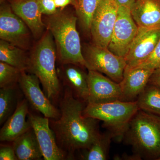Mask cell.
<instances>
[{
  "instance_id": "6da1fadb",
  "label": "cell",
  "mask_w": 160,
  "mask_h": 160,
  "mask_svg": "<svg viewBox=\"0 0 160 160\" xmlns=\"http://www.w3.org/2000/svg\"><path fill=\"white\" fill-rule=\"evenodd\" d=\"M86 102L73 96L71 89L65 90L60 103V115L53 125L57 142L63 149L73 153L89 148L101 133L98 120L83 115Z\"/></svg>"
},
{
  "instance_id": "7a4b0ae2",
  "label": "cell",
  "mask_w": 160,
  "mask_h": 160,
  "mask_svg": "<svg viewBox=\"0 0 160 160\" xmlns=\"http://www.w3.org/2000/svg\"><path fill=\"white\" fill-rule=\"evenodd\" d=\"M123 139L140 160H160V116L139 109Z\"/></svg>"
},
{
  "instance_id": "3957f363",
  "label": "cell",
  "mask_w": 160,
  "mask_h": 160,
  "mask_svg": "<svg viewBox=\"0 0 160 160\" xmlns=\"http://www.w3.org/2000/svg\"><path fill=\"white\" fill-rule=\"evenodd\" d=\"M77 18L66 12L52 15L47 22L49 31L55 40L59 58L65 64L80 65L87 68L76 28Z\"/></svg>"
},
{
  "instance_id": "277c9868",
  "label": "cell",
  "mask_w": 160,
  "mask_h": 160,
  "mask_svg": "<svg viewBox=\"0 0 160 160\" xmlns=\"http://www.w3.org/2000/svg\"><path fill=\"white\" fill-rule=\"evenodd\" d=\"M139 110L136 101L118 100L104 103H88L83 111L86 117L102 121L117 141H122L132 119Z\"/></svg>"
},
{
  "instance_id": "5b68a950",
  "label": "cell",
  "mask_w": 160,
  "mask_h": 160,
  "mask_svg": "<svg viewBox=\"0 0 160 160\" xmlns=\"http://www.w3.org/2000/svg\"><path fill=\"white\" fill-rule=\"evenodd\" d=\"M56 52L53 37L49 31L39 41L29 59V70L38 78L49 99L55 98L60 91Z\"/></svg>"
},
{
  "instance_id": "8992f818",
  "label": "cell",
  "mask_w": 160,
  "mask_h": 160,
  "mask_svg": "<svg viewBox=\"0 0 160 160\" xmlns=\"http://www.w3.org/2000/svg\"><path fill=\"white\" fill-rule=\"evenodd\" d=\"M84 57L88 70L103 73L117 83L122 80L127 65L125 58L114 54L108 48L95 45L88 47Z\"/></svg>"
},
{
  "instance_id": "52a82bcc",
  "label": "cell",
  "mask_w": 160,
  "mask_h": 160,
  "mask_svg": "<svg viewBox=\"0 0 160 160\" xmlns=\"http://www.w3.org/2000/svg\"><path fill=\"white\" fill-rule=\"evenodd\" d=\"M115 0H101L91 21L90 31L94 45L108 48L118 16Z\"/></svg>"
},
{
  "instance_id": "ba28073f",
  "label": "cell",
  "mask_w": 160,
  "mask_h": 160,
  "mask_svg": "<svg viewBox=\"0 0 160 160\" xmlns=\"http://www.w3.org/2000/svg\"><path fill=\"white\" fill-rule=\"evenodd\" d=\"M138 29V26L132 18L131 9L118 6L117 18L108 49L118 56L125 58Z\"/></svg>"
},
{
  "instance_id": "9c48e42d",
  "label": "cell",
  "mask_w": 160,
  "mask_h": 160,
  "mask_svg": "<svg viewBox=\"0 0 160 160\" xmlns=\"http://www.w3.org/2000/svg\"><path fill=\"white\" fill-rule=\"evenodd\" d=\"M22 20L11 7L3 6L0 11V38L22 49H27L30 41V32Z\"/></svg>"
},
{
  "instance_id": "30bf717a",
  "label": "cell",
  "mask_w": 160,
  "mask_h": 160,
  "mask_svg": "<svg viewBox=\"0 0 160 160\" xmlns=\"http://www.w3.org/2000/svg\"><path fill=\"white\" fill-rule=\"evenodd\" d=\"M160 38V27L138 29L125 59L126 66L136 67L152 53Z\"/></svg>"
},
{
  "instance_id": "8fae6325",
  "label": "cell",
  "mask_w": 160,
  "mask_h": 160,
  "mask_svg": "<svg viewBox=\"0 0 160 160\" xmlns=\"http://www.w3.org/2000/svg\"><path fill=\"white\" fill-rule=\"evenodd\" d=\"M20 86L27 100L36 110L45 117L57 119L60 113L50 102L40 87V80L33 74L22 72L19 81Z\"/></svg>"
},
{
  "instance_id": "7c38bea8",
  "label": "cell",
  "mask_w": 160,
  "mask_h": 160,
  "mask_svg": "<svg viewBox=\"0 0 160 160\" xmlns=\"http://www.w3.org/2000/svg\"><path fill=\"white\" fill-rule=\"evenodd\" d=\"M88 82L89 95L87 103L98 104L123 101L119 83L112 81L101 72L89 70Z\"/></svg>"
},
{
  "instance_id": "4fadbf2b",
  "label": "cell",
  "mask_w": 160,
  "mask_h": 160,
  "mask_svg": "<svg viewBox=\"0 0 160 160\" xmlns=\"http://www.w3.org/2000/svg\"><path fill=\"white\" fill-rule=\"evenodd\" d=\"M28 120L36 136L44 159H64L65 154L59 147L55 135L50 128L49 118L29 113Z\"/></svg>"
},
{
  "instance_id": "5bb4252c",
  "label": "cell",
  "mask_w": 160,
  "mask_h": 160,
  "mask_svg": "<svg viewBox=\"0 0 160 160\" xmlns=\"http://www.w3.org/2000/svg\"><path fill=\"white\" fill-rule=\"evenodd\" d=\"M153 70L126 66L122 80L119 83L123 101H134L148 85Z\"/></svg>"
},
{
  "instance_id": "9a60e30c",
  "label": "cell",
  "mask_w": 160,
  "mask_h": 160,
  "mask_svg": "<svg viewBox=\"0 0 160 160\" xmlns=\"http://www.w3.org/2000/svg\"><path fill=\"white\" fill-rule=\"evenodd\" d=\"M13 12L23 20L35 37L41 36L44 28L38 0H10Z\"/></svg>"
},
{
  "instance_id": "2e32d148",
  "label": "cell",
  "mask_w": 160,
  "mask_h": 160,
  "mask_svg": "<svg viewBox=\"0 0 160 160\" xmlns=\"http://www.w3.org/2000/svg\"><path fill=\"white\" fill-rule=\"evenodd\" d=\"M28 113V105L26 100L18 103L13 113L6 120L1 129V142H13L32 128L29 120L26 121Z\"/></svg>"
},
{
  "instance_id": "e0dca14e",
  "label": "cell",
  "mask_w": 160,
  "mask_h": 160,
  "mask_svg": "<svg viewBox=\"0 0 160 160\" xmlns=\"http://www.w3.org/2000/svg\"><path fill=\"white\" fill-rule=\"evenodd\" d=\"M131 12L139 27H160V0H136Z\"/></svg>"
},
{
  "instance_id": "ac0fdd59",
  "label": "cell",
  "mask_w": 160,
  "mask_h": 160,
  "mask_svg": "<svg viewBox=\"0 0 160 160\" xmlns=\"http://www.w3.org/2000/svg\"><path fill=\"white\" fill-rule=\"evenodd\" d=\"M12 142V146L18 160H40L43 158L32 127Z\"/></svg>"
},
{
  "instance_id": "d6986e66",
  "label": "cell",
  "mask_w": 160,
  "mask_h": 160,
  "mask_svg": "<svg viewBox=\"0 0 160 160\" xmlns=\"http://www.w3.org/2000/svg\"><path fill=\"white\" fill-rule=\"evenodd\" d=\"M64 69V76L66 84L78 98L88 102L89 98L88 73L74 64H67Z\"/></svg>"
},
{
  "instance_id": "ffe728a7",
  "label": "cell",
  "mask_w": 160,
  "mask_h": 160,
  "mask_svg": "<svg viewBox=\"0 0 160 160\" xmlns=\"http://www.w3.org/2000/svg\"><path fill=\"white\" fill-rule=\"evenodd\" d=\"M0 61L22 72L29 69V59L27 58L22 49L2 40L0 41Z\"/></svg>"
},
{
  "instance_id": "44dd1931",
  "label": "cell",
  "mask_w": 160,
  "mask_h": 160,
  "mask_svg": "<svg viewBox=\"0 0 160 160\" xmlns=\"http://www.w3.org/2000/svg\"><path fill=\"white\" fill-rule=\"evenodd\" d=\"M139 109L160 116V88L148 84L136 100Z\"/></svg>"
},
{
  "instance_id": "7402d4cb",
  "label": "cell",
  "mask_w": 160,
  "mask_h": 160,
  "mask_svg": "<svg viewBox=\"0 0 160 160\" xmlns=\"http://www.w3.org/2000/svg\"><path fill=\"white\" fill-rule=\"evenodd\" d=\"M113 137L109 132L101 134L81 156L84 160H106L108 159L112 139Z\"/></svg>"
},
{
  "instance_id": "603a6c76",
  "label": "cell",
  "mask_w": 160,
  "mask_h": 160,
  "mask_svg": "<svg viewBox=\"0 0 160 160\" xmlns=\"http://www.w3.org/2000/svg\"><path fill=\"white\" fill-rule=\"evenodd\" d=\"M101 0H75V6L83 28L90 31L92 17Z\"/></svg>"
},
{
  "instance_id": "cb8c5ba5",
  "label": "cell",
  "mask_w": 160,
  "mask_h": 160,
  "mask_svg": "<svg viewBox=\"0 0 160 160\" xmlns=\"http://www.w3.org/2000/svg\"><path fill=\"white\" fill-rule=\"evenodd\" d=\"M13 86L1 88L0 89V124L6 122L11 116L14 108L15 91Z\"/></svg>"
},
{
  "instance_id": "d4e9b609",
  "label": "cell",
  "mask_w": 160,
  "mask_h": 160,
  "mask_svg": "<svg viewBox=\"0 0 160 160\" xmlns=\"http://www.w3.org/2000/svg\"><path fill=\"white\" fill-rule=\"evenodd\" d=\"M22 71L5 62H0V87L13 86L19 81Z\"/></svg>"
},
{
  "instance_id": "484cf974",
  "label": "cell",
  "mask_w": 160,
  "mask_h": 160,
  "mask_svg": "<svg viewBox=\"0 0 160 160\" xmlns=\"http://www.w3.org/2000/svg\"><path fill=\"white\" fill-rule=\"evenodd\" d=\"M160 66V38L151 55L136 67L154 70Z\"/></svg>"
},
{
  "instance_id": "4316f807",
  "label": "cell",
  "mask_w": 160,
  "mask_h": 160,
  "mask_svg": "<svg viewBox=\"0 0 160 160\" xmlns=\"http://www.w3.org/2000/svg\"><path fill=\"white\" fill-rule=\"evenodd\" d=\"M38 4L42 14L52 15L57 12L54 0H38Z\"/></svg>"
},
{
  "instance_id": "83f0119b",
  "label": "cell",
  "mask_w": 160,
  "mask_h": 160,
  "mask_svg": "<svg viewBox=\"0 0 160 160\" xmlns=\"http://www.w3.org/2000/svg\"><path fill=\"white\" fill-rule=\"evenodd\" d=\"M0 160H18L15 152L13 146H1L0 148Z\"/></svg>"
},
{
  "instance_id": "f1b7e54d",
  "label": "cell",
  "mask_w": 160,
  "mask_h": 160,
  "mask_svg": "<svg viewBox=\"0 0 160 160\" xmlns=\"http://www.w3.org/2000/svg\"><path fill=\"white\" fill-rule=\"evenodd\" d=\"M148 84L157 86L160 88V66L152 72Z\"/></svg>"
},
{
  "instance_id": "f546056e",
  "label": "cell",
  "mask_w": 160,
  "mask_h": 160,
  "mask_svg": "<svg viewBox=\"0 0 160 160\" xmlns=\"http://www.w3.org/2000/svg\"><path fill=\"white\" fill-rule=\"evenodd\" d=\"M55 4L57 8H64L66 6L73 2L75 3V0H54Z\"/></svg>"
},
{
  "instance_id": "4dcf8cb0",
  "label": "cell",
  "mask_w": 160,
  "mask_h": 160,
  "mask_svg": "<svg viewBox=\"0 0 160 160\" xmlns=\"http://www.w3.org/2000/svg\"><path fill=\"white\" fill-rule=\"evenodd\" d=\"M118 6H124L130 9L134 4L136 0H115Z\"/></svg>"
}]
</instances>
